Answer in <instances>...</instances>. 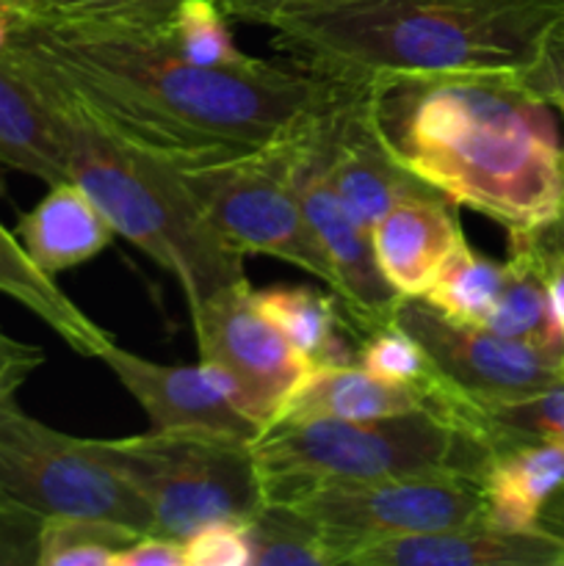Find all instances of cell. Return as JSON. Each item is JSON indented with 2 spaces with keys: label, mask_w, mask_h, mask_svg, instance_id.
<instances>
[{
  "label": "cell",
  "mask_w": 564,
  "mask_h": 566,
  "mask_svg": "<svg viewBox=\"0 0 564 566\" xmlns=\"http://www.w3.org/2000/svg\"><path fill=\"white\" fill-rule=\"evenodd\" d=\"M3 50L122 138L175 166L216 164L280 142L330 86L293 61L210 70L175 55L160 39L103 36L33 20H11Z\"/></svg>",
  "instance_id": "1"
},
{
  "label": "cell",
  "mask_w": 564,
  "mask_h": 566,
  "mask_svg": "<svg viewBox=\"0 0 564 566\" xmlns=\"http://www.w3.org/2000/svg\"><path fill=\"white\" fill-rule=\"evenodd\" d=\"M376 81V116L396 158L448 202L534 230L564 210V149L520 72L470 70Z\"/></svg>",
  "instance_id": "2"
},
{
  "label": "cell",
  "mask_w": 564,
  "mask_h": 566,
  "mask_svg": "<svg viewBox=\"0 0 564 566\" xmlns=\"http://www.w3.org/2000/svg\"><path fill=\"white\" fill-rule=\"evenodd\" d=\"M564 0H343L280 14L271 44L321 77L523 72Z\"/></svg>",
  "instance_id": "3"
},
{
  "label": "cell",
  "mask_w": 564,
  "mask_h": 566,
  "mask_svg": "<svg viewBox=\"0 0 564 566\" xmlns=\"http://www.w3.org/2000/svg\"><path fill=\"white\" fill-rule=\"evenodd\" d=\"M9 61L42 97L70 180L94 199L116 235L142 249L180 282L188 310L221 287L247 280L243 258L208 224L182 182L180 166L136 147L64 88L17 64L11 55Z\"/></svg>",
  "instance_id": "4"
},
{
  "label": "cell",
  "mask_w": 564,
  "mask_h": 566,
  "mask_svg": "<svg viewBox=\"0 0 564 566\" xmlns=\"http://www.w3.org/2000/svg\"><path fill=\"white\" fill-rule=\"evenodd\" d=\"M265 501L293 503L330 484L424 473H484L492 448L431 409L374 420L274 423L252 440Z\"/></svg>",
  "instance_id": "5"
},
{
  "label": "cell",
  "mask_w": 564,
  "mask_h": 566,
  "mask_svg": "<svg viewBox=\"0 0 564 566\" xmlns=\"http://www.w3.org/2000/svg\"><path fill=\"white\" fill-rule=\"evenodd\" d=\"M55 517H108L149 534L142 497L86 437L0 403V564H36L39 531Z\"/></svg>",
  "instance_id": "6"
},
{
  "label": "cell",
  "mask_w": 564,
  "mask_h": 566,
  "mask_svg": "<svg viewBox=\"0 0 564 566\" xmlns=\"http://www.w3.org/2000/svg\"><path fill=\"white\" fill-rule=\"evenodd\" d=\"M94 451L149 512V534L188 539L219 520L247 523L265 503L252 440L160 431L92 440Z\"/></svg>",
  "instance_id": "7"
},
{
  "label": "cell",
  "mask_w": 564,
  "mask_h": 566,
  "mask_svg": "<svg viewBox=\"0 0 564 566\" xmlns=\"http://www.w3.org/2000/svg\"><path fill=\"white\" fill-rule=\"evenodd\" d=\"M299 125L280 142L254 153L216 164L180 166V177L208 224L232 252L241 258L265 254L296 265L326 282L332 293L335 271L304 219L293 188Z\"/></svg>",
  "instance_id": "8"
},
{
  "label": "cell",
  "mask_w": 564,
  "mask_h": 566,
  "mask_svg": "<svg viewBox=\"0 0 564 566\" xmlns=\"http://www.w3.org/2000/svg\"><path fill=\"white\" fill-rule=\"evenodd\" d=\"M293 506L315 523L332 566H348L359 551L393 536L479 523L484 492L479 475L424 473L318 486Z\"/></svg>",
  "instance_id": "9"
},
{
  "label": "cell",
  "mask_w": 564,
  "mask_h": 566,
  "mask_svg": "<svg viewBox=\"0 0 564 566\" xmlns=\"http://www.w3.org/2000/svg\"><path fill=\"white\" fill-rule=\"evenodd\" d=\"M446 381V415L457 407L520 401L564 381V368L536 348L487 326L451 318L424 296H401L393 313Z\"/></svg>",
  "instance_id": "10"
},
{
  "label": "cell",
  "mask_w": 564,
  "mask_h": 566,
  "mask_svg": "<svg viewBox=\"0 0 564 566\" xmlns=\"http://www.w3.org/2000/svg\"><path fill=\"white\" fill-rule=\"evenodd\" d=\"M188 313L199 363L227 381L238 409L260 431L269 429L307 365L282 332L260 313L254 287L249 280H241L221 287Z\"/></svg>",
  "instance_id": "11"
},
{
  "label": "cell",
  "mask_w": 564,
  "mask_h": 566,
  "mask_svg": "<svg viewBox=\"0 0 564 566\" xmlns=\"http://www.w3.org/2000/svg\"><path fill=\"white\" fill-rule=\"evenodd\" d=\"M318 105L299 125L293 188H296V197L302 202L304 219L313 227L315 238H318L321 249H324L332 271H335L332 296L341 310L343 326L359 343L379 326L393 324V313H396V304L401 302V296L393 291L390 282L382 274L379 263H376L370 232L348 213V208L332 186L318 125H315Z\"/></svg>",
  "instance_id": "12"
},
{
  "label": "cell",
  "mask_w": 564,
  "mask_h": 566,
  "mask_svg": "<svg viewBox=\"0 0 564 566\" xmlns=\"http://www.w3.org/2000/svg\"><path fill=\"white\" fill-rule=\"evenodd\" d=\"M326 171L348 213L374 230L376 221L404 199L437 197L418 175L407 169L387 144L376 116V81L330 77L315 114ZM442 197V193H440Z\"/></svg>",
  "instance_id": "13"
},
{
  "label": "cell",
  "mask_w": 564,
  "mask_h": 566,
  "mask_svg": "<svg viewBox=\"0 0 564 566\" xmlns=\"http://www.w3.org/2000/svg\"><path fill=\"white\" fill-rule=\"evenodd\" d=\"M105 368L136 398L160 431H205L254 440L258 426L238 409L227 381L208 365H160L111 340L100 352Z\"/></svg>",
  "instance_id": "14"
},
{
  "label": "cell",
  "mask_w": 564,
  "mask_h": 566,
  "mask_svg": "<svg viewBox=\"0 0 564 566\" xmlns=\"http://www.w3.org/2000/svg\"><path fill=\"white\" fill-rule=\"evenodd\" d=\"M348 566H564V539L545 531H506L479 520L464 528L376 542Z\"/></svg>",
  "instance_id": "15"
},
{
  "label": "cell",
  "mask_w": 564,
  "mask_h": 566,
  "mask_svg": "<svg viewBox=\"0 0 564 566\" xmlns=\"http://www.w3.org/2000/svg\"><path fill=\"white\" fill-rule=\"evenodd\" d=\"M457 205L446 197H418L393 205L370 230L376 263L398 296H426L453 254L464 247Z\"/></svg>",
  "instance_id": "16"
},
{
  "label": "cell",
  "mask_w": 564,
  "mask_h": 566,
  "mask_svg": "<svg viewBox=\"0 0 564 566\" xmlns=\"http://www.w3.org/2000/svg\"><path fill=\"white\" fill-rule=\"evenodd\" d=\"M14 235L31 263L55 276L97 258L116 232L94 199L77 182L64 180L48 186V193L22 216Z\"/></svg>",
  "instance_id": "17"
},
{
  "label": "cell",
  "mask_w": 564,
  "mask_h": 566,
  "mask_svg": "<svg viewBox=\"0 0 564 566\" xmlns=\"http://www.w3.org/2000/svg\"><path fill=\"white\" fill-rule=\"evenodd\" d=\"M481 492L484 523L506 531H540L545 509L564 492V446L534 440L492 448Z\"/></svg>",
  "instance_id": "18"
},
{
  "label": "cell",
  "mask_w": 564,
  "mask_h": 566,
  "mask_svg": "<svg viewBox=\"0 0 564 566\" xmlns=\"http://www.w3.org/2000/svg\"><path fill=\"white\" fill-rule=\"evenodd\" d=\"M429 409L420 392L387 385L359 363L310 365L288 392L274 423L302 420H374ZM271 423V426H274Z\"/></svg>",
  "instance_id": "19"
},
{
  "label": "cell",
  "mask_w": 564,
  "mask_h": 566,
  "mask_svg": "<svg viewBox=\"0 0 564 566\" xmlns=\"http://www.w3.org/2000/svg\"><path fill=\"white\" fill-rule=\"evenodd\" d=\"M487 329L525 343L564 368V332L542 265L525 232H509L506 282Z\"/></svg>",
  "instance_id": "20"
},
{
  "label": "cell",
  "mask_w": 564,
  "mask_h": 566,
  "mask_svg": "<svg viewBox=\"0 0 564 566\" xmlns=\"http://www.w3.org/2000/svg\"><path fill=\"white\" fill-rule=\"evenodd\" d=\"M0 166L55 186L70 180L53 122L36 88L0 50Z\"/></svg>",
  "instance_id": "21"
},
{
  "label": "cell",
  "mask_w": 564,
  "mask_h": 566,
  "mask_svg": "<svg viewBox=\"0 0 564 566\" xmlns=\"http://www.w3.org/2000/svg\"><path fill=\"white\" fill-rule=\"evenodd\" d=\"M0 293L31 310L44 326L55 332L81 357H100L114 337L94 324L64 291L31 263L22 243L0 224Z\"/></svg>",
  "instance_id": "22"
},
{
  "label": "cell",
  "mask_w": 564,
  "mask_h": 566,
  "mask_svg": "<svg viewBox=\"0 0 564 566\" xmlns=\"http://www.w3.org/2000/svg\"><path fill=\"white\" fill-rule=\"evenodd\" d=\"M254 304L307 368L357 363V352L343 337L346 326L332 293H318L307 285H271L254 291Z\"/></svg>",
  "instance_id": "23"
},
{
  "label": "cell",
  "mask_w": 564,
  "mask_h": 566,
  "mask_svg": "<svg viewBox=\"0 0 564 566\" xmlns=\"http://www.w3.org/2000/svg\"><path fill=\"white\" fill-rule=\"evenodd\" d=\"M182 0H53L33 22L81 33L164 39Z\"/></svg>",
  "instance_id": "24"
},
{
  "label": "cell",
  "mask_w": 564,
  "mask_h": 566,
  "mask_svg": "<svg viewBox=\"0 0 564 566\" xmlns=\"http://www.w3.org/2000/svg\"><path fill=\"white\" fill-rule=\"evenodd\" d=\"M243 525L249 566H332L315 523L293 503L265 501Z\"/></svg>",
  "instance_id": "25"
},
{
  "label": "cell",
  "mask_w": 564,
  "mask_h": 566,
  "mask_svg": "<svg viewBox=\"0 0 564 566\" xmlns=\"http://www.w3.org/2000/svg\"><path fill=\"white\" fill-rule=\"evenodd\" d=\"M142 531L108 517H55L39 531L36 566H116Z\"/></svg>",
  "instance_id": "26"
},
{
  "label": "cell",
  "mask_w": 564,
  "mask_h": 566,
  "mask_svg": "<svg viewBox=\"0 0 564 566\" xmlns=\"http://www.w3.org/2000/svg\"><path fill=\"white\" fill-rule=\"evenodd\" d=\"M503 282H506V263H495L464 241V247L453 254L424 298L451 318L487 326L501 298Z\"/></svg>",
  "instance_id": "27"
},
{
  "label": "cell",
  "mask_w": 564,
  "mask_h": 566,
  "mask_svg": "<svg viewBox=\"0 0 564 566\" xmlns=\"http://www.w3.org/2000/svg\"><path fill=\"white\" fill-rule=\"evenodd\" d=\"M227 22L230 20L216 0H182L160 42L180 59L210 70H243L258 64L260 59L243 53L232 42Z\"/></svg>",
  "instance_id": "28"
},
{
  "label": "cell",
  "mask_w": 564,
  "mask_h": 566,
  "mask_svg": "<svg viewBox=\"0 0 564 566\" xmlns=\"http://www.w3.org/2000/svg\"><path fill=\"white\" fill-rule=\"evenodd\" d=\"M357 363L376 379L387 385L407 387V390L420 392L435 412L437 392H440L442 379L437 376L435 365L424 354V348L407 335L398 324H387L365 335L357 343Z\"/></svg>",
  "instance_id": "29"
},
{
  "label": "cell",
  "mask_w": 564,
  "mask_h": 566,
  "mask_svg": "<svg viewBox=\"0 0 564 566\" xmlns=\"http://www.w3.org/2000/svg\"><path fill=\"white\" fill-rule=\"evenodd\" d=\"M182 556L186 566H249L247 525L236 520H219L194 531L188 539H182Z\"/></svg>",
  "instance_id": "30"
},
{
  "label": "cell",
  "mask_w": 564,
  "mask_h": 566,
  "mask_svg": "<svg viewBox=\"0 0 564 566\" xmlns=\"http://www.w3.org/2000/svg\"><path fill=\"white\" fill-rule=\"evenodd\" d=\"M520 77L525 88L551 108L564 103V20L547 33L536 59L520 72Z\"/></svg>",
  "instance_id": "31"
},
{
  "label": "cell",
  "mask_w": 564,
  "mask_h": 566,
  "mask_svg": "<svg viewBox=\"0 0 564 566\" xmlns=\"http://www.w3.org/2000/svg\"><path fill=\"white\" fill-rule=\"evenodd\" d=\"M525 232V238L534 247L536 260L542 265V274H545L547 287H551L553 307H556L558 324H562L564 332V241L558 235L556 219L547 221V224L534 227V230H518Z\"/></svg>",
  "instance_id": "32"
},
{
  "label": "cell",
  "mask_w": 564,
  "mask_h": 566,
  "mask_svg": "<svg viewBox=\"0 0 564 566\" xmlns=\"http://www.w3.org/2000/svg\"><path fill=\"white\" fill-rule=\"evenodd\" d=\"M44 363L42 348L22 343L0 329V403L11 401L22 381Z\"/></svg>",
  "instance_id": "33"
},
{
  "label": "cell",
  "mask_w": 564,
  "mask_h": 566,
  "mask_svg": "<svg viewBox=\"0 0 564 566\" xmlns=\"http://www.w3.org/2000/svg\"><path fill=\"white\" fill-rule=\"evenodd\" d=\"M219 9L230 22H247V25H265L276 20L280 14L296 9H310V6L343 3V0H216Z\"/></svg>",
  "instance_id": "34"
},
{
  "label": "cell",
  "mask_w": 564,
  "mask_h": 566,
  "mask_svg": "<svg viewBox=\"0 0 564 566\" xmlns=\"http://www.w3.org/2000/svg\"><path fill=\"white\" fill-rule=\"evenodd\" d=\"M116 566H186L182 542L158 534H142L125 553H119Z\"/></svg>",
  "instance_id": "35"
},
{
  "label": "cell",
  "mask_w": 564,
  "mask_h": 566,
  "mask_svg": "<svg viewBox=\"0 0 564 566\" xmlns=\"http://www.w3.org/2000/svg\"><path fill=\"white\" fill-rule=\"evenodd\" d=\"M53 0H0V9L9 11L11 20H33L42 14Z\"/></svg>",
  "instance_id": "36"
},
{
  "label": "cell",
  "mask_w": 564,
  "mask_h": 566,
  "mask_svg": "<svg viewBox=\"0 0 564 566\" xmlns=\"http://www.w3.org/2000/svg\"><path fill=\"white\" fill-rule=\"evenodd\" d=\"M556 227H558V235H562V241H564V210H562V216L556 219Z\"/></svg>",
  "instance_id": "37"
},
{
  "label": "cell",
  "mask_w": 564,
  "mask_h": 566,
  "mask_svg": "<svg viewBox=\"0 0 564 566\" xmlns=\"http://www.w3.org/2000/svg\"><path fill=\"white\" fill-rule=\"evenodd\" d=\"M556 108H558V114H562V119H564V103H558Z\"/></svg>",
  "instance_id": "38"
}]
</instances>
